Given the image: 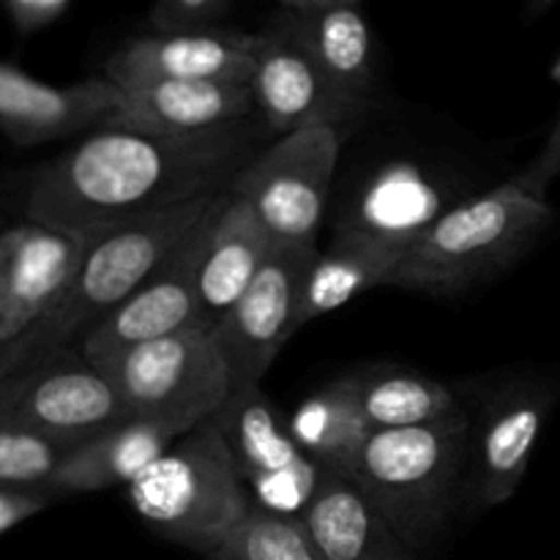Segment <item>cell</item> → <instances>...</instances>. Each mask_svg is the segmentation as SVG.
I'll list each match as a JSON object with an SVG mask.
<instances>
[{
	"mask_svg": "<svg viewBox=\"0 0 560 560\" xmlns=\"http://www.w3.org/2000/svg\"><path fill=\"white\" fill-rule=\"evenodd\" d=\"M74 446L33 435L20 427L0 424V487H42L47 490L60 459Z\"/></svg>",
	"mask_w": 560,
	"mask_h": 560,
	"instance_id": "27",
	"label": "cell"
},
{
	"mask_svg": "<svg viewBox=\"0 0 560 560\" xmlns=\"http://www.w3.org/2000/svg\"><path fill=\"white\" fill-rule=\"evenodd\" d=\"M257 36L260 47L249 85L268 135L284 137L315 120L339 129L342 120H350L364 109L331 85L299 38L277 20Z\"/></svg>",
	"mask_w": 560,
	"mask_h": 560,
	"instance_id": "14",
	"label": "cell"
},
{
	"mask_svg": "<svg viewBox=\"0 0 560 560\" xmlns=\"http://www.w3.org/2000/svg\"><path fill=\"white\" fill-rule=\"evenodd\" d=\"M552 3H558V0H528V11L530 14H545Z\"/></svg>",
	"mask_w": 560,
	"mask_h": 560,
	"instance_id": "32",
	"label": "cell"
},
{
	"mask_svg": "<svg viewBox=\"0 0 560 560\" xmlns=\"http://www.w3.org/2000/svg\"><path fill=\"white\" fill-rule=\"evenodd\" d=\"M228 197L230 191L219 197L200 228L170 255V260L77 345L85 361L102 370L137 345L189 328H211L200 301V260L213 217Z\"/></svg>",
	"mask_w": 560,
	"mask_h": 560,
	"instance_id": "10",
	"label": "cell"
},
{
	"mask_svg": "<svg viewBox=\"0 0 560 560\" xmlns=\"http://www.w3.org/2000/svg\"><path fill=\"white\" fill-rule=\"evenodd\" d=\"M120 88L107 77L49 85L0 63V129L16 145H42L104 129L118 113Z\"/></svg>",
	"mask_w": 560,
	"mask_h": 560,
	"instance_id": "15",
	"label": "cell"
},
{
	"mask_svg": "<svg viewBox=\"0 0 560 560\" xmlns=\"http://www.w3.org/2000/svg\"><path fill=\"white\" fill-rule=\"evenodd\" d=\"M441 213V195L435 186L410 164H394L381 170V175L361 191L359 208L353 217L345 219L342 228L370 230L413 244Z\"/></svg>",
	"mask_w": 560,
	"mask_h": 560,
	"instance_id": "25",
	"label": "cell"
},
{
	"mask_svg": "<svg viewBox=\"0 0 560 560\" xmlns=\"http://www.w3.org/2000/svg\"><path fill=\"white\" fill-rule=\"evenodd\" d=\"M301 523L310 530L320 560H419L355 481L337 470L320 468V481Z\"/></svg>",
	"mask_w": 560,
	"mask_h": 560,
	"instance_id": "19",
	"label": "cell"
},
{
	"mask_svg": "<svg viewBox=\"0 0 560 560\" xmlns=\"http://www.w3.org/2000/svg\"><path fill=\"white\" fill-rule=\"evenodd\" d=\"M315 257L317 246H273L255 282L213 326V337L222 348L233 383L230 394L260 386L266 372L295 334V310Z\"/></svg>",
	"mask_w": 560,
	"mask_h": 560,
	"instance_id": "9",
	"label": "cell"
},
{
	"mask_svg": "<svg viewBox=\"0 0 560 560\" xmlns=\"http://www.w3.org/2000/svg\"><path fill=\"white\" fill-rule=\"evenodd\" d=\"M326 3H359V0H282L284 9H306V5H326Z\"/></svg>",
	"mask_w": 560,
	"mask_h": 560,
	"instance_id": "31",
	"label": "cell"
},
{
	"mask_svg": "<svg viewBox=\"0 0 560 560\" xmlns=\"http://www.w3.org/2000/svg\"><path fill=\"white\" fill-rule=\"evenodd\" d=\"M55 498V492L42 487H0V534L36 517Z\"/></svg>",
	"mask_w": 560,
	"mask_h": 560,
	"instance_id": "29",
	"label": "cell"
},
{
	"mask_svg": "<svg viewBox=\"0 0 560 560\" xmlns=\"http://www.w3.org/2000/svg\"><path fill=\"white\" fill-rule=\"evenodd\" d=\"M277 241L249 202L230 191L213 217L200 260V301L208 326H217L230 306L246 293Z\"/></svg>",
	"mask_w": 560,
	"mask_h": 560,
	"instance_id": "20",
	"label": "cell"
},
{
	"mask_svg": "<svg viewBox=\"0 0 560 560\" xmlns=\"http://www.w3.org/2000/svg\"><path fill=\"white\" fill-rule=\"evenodd\" d=\"M410 241L388 238L359 228H339L326 252H317L299 310H295L293 331H301L317 317L342 310L366 290L392 284Z\"/></svg>",
	"mask_w": 560,
	"mask_h": 560,
	"instance_id": "18",
	"label": "cell"
},
{
	"mask_svg": "<svg viewBox=\"0 0 560 560\" xmlns=\"http://www.w3.org/2000/svg\"><path fill=\"white\" fill-rule=\"evenodd\" d=\"M339 162V129L306 124L262 148L233 191L260 217L277 244L317 246Z\"/></svg>",
	"mask_w": 560,
	"mask_h": 560,
	"instance_id": "7",
	"label": "cell"
},
{
	"mask_svg": "<svg viewBox=\"0 0 560 560\" xmlns=\"http://www.w3.org/2000/svg\"><path fill=\"white\" fill-rule=\"evenodd\" d=\"M211 421L228 441L252 501L268 512L301 517L317 490L320 465L301 452L260 386L230 394Z\"/></svg>",
	"mask_w": 560,
	"mask_h": 560,
	"instance_id": "11",
	"label": "cell"
},
{
	"mask_svg": "<svg viewBox=\"0 0 560 560\" xmlns=\"http://www.w3.org/2000/svg\"><path fill=\"white\" fill-rule=\"evenodd\" d=\"M260 36L206 27V31L145 33L129 38L104 63V77L115 85L153 80L244 82L249 85L257 66Z\"/></svg>",
	"mask_w": 560,
	"mask_h": 560,
	"instance_id": "13",
	"label": "cell"
},
{
	"mask_svg": "<svg viewBox=\"0 0 560 560\" xmlns=\"http://www.w3.org/2000/svg\"><path fill=\"white\" fill-rule=\"evenodd\" d=\"M98 235H71L38 222L0 233V350L49 315Z\"/></svg>",
	"mask_w": 560,
	"mask_h": 560,
	"instance_id": "12",
	"label": "cell"
},
{
	"mask_svg": "<svg viewBox=\"0 0 560 560\" xmlns=\"http://www.w3.org/2000/svg\"><path fill=\"white\" fill-rule=\"evenodd\" d=\"M208 560H320L301 517L268 512L252 501L249 512L206 556Z\"/></svg>",
	"mask_w": 560,
	"mask_h": 560,
	"instance_id": "26",
	"label": "cell"
},
{
	"mask_svg": "<svg viewBox=\"0 0 560 560\" xmlns=\"http://www.w3.org/2000/svg\"><path fill=\"white\" fill-rule=\"evenodd\" d=\"M372 432L375 427L361 410L350 377H339L312 394L290 419V435L299 443L301 452L320 468L345 476L350 474Z\"/></svg>",
	"mask_w": 560,
	"mask_h": 560,
	"instance_id": "23",
	"label": "cell"
},
{
	"mask_svg": "<svg viewBox=\"0 0 560 560\" xmlns=\"http://www.w3.org/2000/svg\"><path fill=\"white\" fill-rule=\"evenodd\" d=\"M361 410L375 430H408L438 424L463 413L459 399L446 383L397 366L348 375Z\"/></svg>",
	"mask_w": 560,
	"mask_h": 560,
	"instance_id": "24",
	"label": "cell"
},
{
	"mask_svg": "<svg viewBox=\"0 0 560 560\" xmlns=\"http://www.w3.org/2000/svg\"><path fill=\"white\" fill-rule=\"evenodd\" d=\"M547 195L520 175L443 211L410 244L394 273V288L454 295L517 260L552 224Z\"/></svg>",
	"mask_w": 560,
	"mask_h": 560,
	"instance_id": "3",
	"label": "cell"
},
{
	"mask_svg": "<svg viewBox=\"0 0 560 560\" xmlns=\"http://www.w3.org/2000/svg\"><path fill=\"white\" fill-rule=\"evenodd\" d=\"M219 197L222 195L202 197L98 235L49 315L25 337L0 350V377L77 348L104 317L113 315L170 260V255L200 228Z\"/></svg>",
	"mask_w": 560,
	"mask_h": 560,
	"instance_id": "2",
	"label": "cell"
},
{
	"mask_svg": "<svg viewBox=\"0 0 560 560\" xmlns=\"http://www.w3.org/2000/svg\"><path fill=\"white\" fill-rule=\"evenodd\" d=\"M129 503L164 539L208 556L249 512L252 495L224 435L202 421L131 481Z\"/></svg>",
	"mask_w": 560,
	"mask_h": 560,
	"instance_id": "5",
	"label": "cell"
},
{
	"mask_svg": "<svg viewBox=\"0 0 560 560\" xmlns=\"http://www.w3.org/2000/svg\"><path fill=\"white\" fill-rule=\"evenodd\" d=\"M129 416L162 419L195 430L228 402V361L213 328H189L137 345L102 366Z\"/></svg>",
	"mask_w": 560,
	"mask_h": 560,
	"instance_id": "6",
	"label": "cell"
},
{
	"mask_svg": "<svg viewBox=\"0 0 560 560\" xmlns=\"http://www.w3.org/2000/svg\"><path fill=\"white\" fill-rule=\"evenodd\" d=\"M273 20L299 38L342 96L364 107L372 85V31L359 3L282 9Z\"/></svg>",
	"mask_w": 560,
	"mask_h": 560,
	"instance_id": "22",
	"label": "cell"
},
{
	"mask_svg": "<svg viewBox=\"0 0 560 560\" xmlns=\"http://www.w3.org/2000/svg\"><path fill=\"white\" fill-rule=\"evenodd\" d=\"M118 88V113L107 124L115 129L195 135L241 124L257 113L255 93L244 82L153 80Z\"/></svg>",
	"mask_w": 560,
	"mask_h": 560,
	"instance_id": "16",
	"label": "cell"
},
{
	"mask_svg": "<svg viewBox=\"0 0 560 560\" xmlns=\"http://www.w3.org/2000/svg\"><path fill=\"white\" fill-rule=\"evenodd\" d=\"M465 452V413L408 430H375L348 476L413 550H424L452 517Z\"/></svg>",
	"mask_w": 560,
	"mask_h": 560,
	"instance_id": "4",
	"label": "cell"
},
{
	"mask_svg": "<svg viewBox=\"0 0 560 560\" xmlns=\"http://www.w3.org/2000/svg\"><path fill=\"white\" fill-rule=\"evenodd\" d=\"M131 419L102 370L77 348L0 377V424L77 446Z\"/></svg>",
	"mask_w": 560,
	"mask_h": 560,
	"instance_id": "8",
	"label": "cell"
},
{
	"mask_svg": "<svg viewBox=\"0 0 560 560\" xmlns=\"http://www.w3.org/2000/svg\"><path fill=\"white\" fill-rule=\"evenodd\" d=\"M260 135L252 120L195 135L104 126L33 173L22 211L27 222L71 235L107 233L233 191L260 153Z\"/></svg>",
	"mask_w": 560,
	"mask_h": 560,
	"instance_id": "1",
	"label": "cell"
},
{
	"mask_svg": "<svg viewBox=\"0 0 560 560\" xmlns=\"http://www.w3.org/2000/svg\"><path fill=\"white\" fill-rule=\"evenodd\" d=\"M69 0H5L11 16L22 31H36V27L52 22Z\"/></svg>",
	"mask_w": 560,
	"mask_h": 560,
	"instance_id": "30",
	"label": "cell"
},
{
	"mask_svg": "<svg viewBox=\"0 0 560 560\" xmlns=\"http://www.w3.org/2000/svg\"><path fill=\"white\" fill-rule=\"evenodd\" d=\"M547 416V394L517 388L490 405L476 452L474 492L481 506H501L523 487Z\"/></svg>",
	"mask_w": 560,
	"mask_h": 560,
	"instance_id": "21",
	"label": "cell"
},
{
	"mask_svg": "<svg viewBox=\"0 0 560 560\" xmlns=\"http://www.w3.org/2000/svg\"><path fill=\"white\" fill-rule=\"evenodd\" d=\"M191 432L189 427L162 419L118 421L96 435L77 443L55 468L47 490L55 495L71 492H98L109 487H129L140 474H145L178 438Z\"/></svg>",
	"mask_w": 560,
	"mask_h": 560,
	"instance_id": "17",
	"label": "cell"
},
{
	"mask_svg": "<svg viewBox=\"0 0 560 560\" xmlns=\"http://www.w3.org/2000/svg\"><path fill=\"white\" fill-rule=\"evenodd\" d=\"M230 0H156L151 27L159 33L206 31L228 11Z\"/></svg>",
	"mask_w": 560,
	"mask_h": 560,
	"instance_id": "28",
	"label": "cell"
}]
</instances>
